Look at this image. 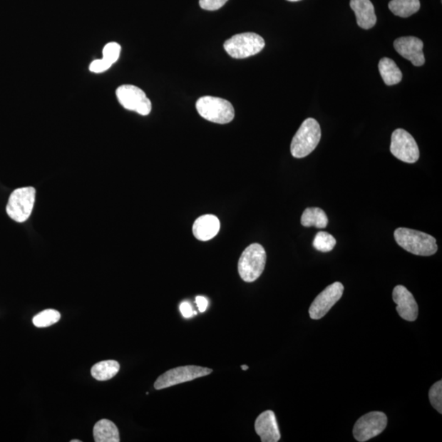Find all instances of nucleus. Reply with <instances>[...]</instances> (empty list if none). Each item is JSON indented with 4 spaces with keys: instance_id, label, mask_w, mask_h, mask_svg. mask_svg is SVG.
I'll return each instance as SVG.
<instances>
[{
    "instance_id": "obj_19",
    "label": "nucleus",
    "mask_w": 442,
    "mask_h": 442,
    "mask_svg": "<svg viewBox=\"0 0 442 442\" xmlns=\"http://www.w3.org/2000/svg\"><path fill=\"white\" fill-rule=\"evenodd\" d=\"M301 223L305 227H314L324 229L327 227L329 219L324 210L319 207H309L304 211Z\"/></svg>"
},
{
    "instance_id": "obj_20",
    "label": "nucleus",
    "mask_w": 442,
    "mask_h": 442,
    "mask_svg": "<svg viewBox=\"0 0 442 442\" xmlns=\"http://www.w3.org/2000/svg\"><path fill=\"white\" fill-rule=\"evenodd\" d=\"M120 370V364L115 361L98 362L91 369V375L98 381H107L115 377Z\"/></svg>"
},
{
    "instance_id": "obj_11",
    "label": "nucleus",
    "mask_w": 442,
    "mask_h": 442,
    "mask_svg": "<svg viewBox=\"0 0 442 442\" xmlns=\"http://www.w3.org/2000/svg\"><path fill=\"white\" fill-rule=\"evenodd\" d=\"M344 287L339 282L326 287V289L317 297L309 309V317L312 319H319L330 311L344 294Z\"/></svg>"
},
{
    "instance_id": "obj_26",
    "label": "nucleus",
    "mask_w": 442,
    "mask_h": 442,
    "mask_svg": "<svg viewBox=\"0 0 442 442\" xmlns=\"http://www.w3.org/2000/svg\"><path fill=\"white\" fill-rule=\"evenodd\" d=\"M228 0H199V5L204 10L215 11L222 8Z\"/></svg>"
},
{
    "instance_id": "obj_29",
    "label": "nucleus",
    "mask_w": 442,
    "mask_h": 442,
    "mask_svg": "<svg viewBox=\"0 0 442 442\" xmlns=\"http://www.w3.org/2000/svg\"><path fill=\"white\" fill-rule=\"evenodd\" d=\"M196 303L199 312H205L208 306V301L206 297L198 296L196 297Z\"/></svg>"
},
{
    "instance_id": "obj_14",
    "label": "nucleus",
    "mask_w": 442,
    "mask_h": 442,
    "mask_svg": "<svg viewBox=\"0 0 442 442\" xmlns=\"http://www.w3.org/2000/svg\"><path fill=\"white\" fill-rule=\"evenodd\" d=\"M255 430L262 442H277L281 435L275 414L272 411H267L257 417Z\"/></svg>"
},
{
    "instance_id": "obj_8",
    "label": "nucleus",
    "mask_w": 442,
    "mask_h": 442,
    "mask_svg": "<svg viewBox=\"0 0 442 442\" xmlns=\"http://www.w3.org/2000/svg\"><path fill=\"white\" fill-rule=\"evenodd\" d=\"M390 150L401 162L412 164L419 159V148L416 140L410 133L403 129H397L392 133Z\"/></svg>"
},
{
    "instance_id": "obj_6",
    "label": "nucleus",
    "mask_w": 442,
    "mask_h": 442,
    "mask_svg": "<svg viewBox=\"0 0 442 442\" xmlns=\"http://www.w3.org/2000/svg\"><path fill=\"white\" fill-rule=\"evenodd\" d=\"M264 46V38L252 32L235 35L224 43L225 51L237 59L253 56L261 52Z\"/></svg>"
},
{
    "instance_id": "obj_18",
    "label": "nucleus",
    "mask_w": 442,
    "mask_h": 442,
    "mask_svg": "<svg viewBox=\"0 0 442 442\" xmlns=\"http://www.w3.org/2000/svg\"><path fill=\"white\" fill-rule=\"evenodd\" d=\"M379 70L386 86L399 84L402 80V73L394 60L384 58L379 61Z\"/></svg>"
},
{
    "instance_id": "obj_5",
    "label": "nucleus",
    "mask_w": 442,
    "mask_h": 442,
    "mask_svg": "<svg viewBox=\"0 0 442 442\" xmlns=\"http://www.w3.org/2000/svg\"><path fill=\"white\" fill-rule=\"evenodd\" d=\"M36 191L33 187L15 190L9 198L6 212L16 222L24 223L29 220L34 208Z\"/></svg>"
},
{
    "instance_id": "obj_10",
    "label": "nucleus",
    "mask_w": 442,
    "mask_h": 442,
    "mask_svg": "<svg viewBox=\"0 0 442 442\" xmlns=\"http://www.w3.org/2000/svg\"><path fill=\"white\" fill-rule=\"evenodd\" d=\"M117 97L120 105L142 115L151 113L152 103L146 93L135 86L124 85L118 87Z\"/></svg>"
},
{
    "instance_id": "obj_13",
    "label": "nucleus",
    "mask_w": 442,
    "mask_h": 442,
    "mask_svg": "<svg viewBox=\"0 0 442 442\" xmlns=\"http://www.w3.org/2000/svg\"><path fill=\"white\" fill-rule=\"evenodd\" d=\"M394 48L401 56L411 61L413 66H421L425 63L423 43L420 38L414 36L398 38L394 42Z\"/></svg>"
},
{
    "instance_id": "obj_32",
    "label": "nucleus",
    "mask_w": 442,
    "mask_h": 442,
    "mask_svg": "<svg viewBox=\"0 0 442 442\" xmlns=\"http://www.w3.org/2000/svg\"><path fill=\"white\" fill-rule=\"evenodd\" d=\"M71 442H81L80 440H71Z\"/></svg>"
},
{
    "instance_id": "obj_12",
    "label": "nucleus",
    "mask_w": 442,
    "mask_h": 442,
    "mask_svg": "<svg viewBox=\"0 0 442 442\" xmlns=\"http://www.w3.org/2000/svg\"><path fill=\"white\" fill-rule=\"evenodd\" d=\"M392 299L396 304L399 316L407 322H416L418 314V304L406 287L398 285L392 292Z\"/></svg>"
},
{
    "instance_id": "obj_3",
    "label": "nucleus",
    "mask_w": 442,
    "mask_h": 442,
    "mask_svg": "<svg viewBox=\"0 0 442 442\" xmlns=\"http://www.w3.org/2000/svg\"><path fill=\"white\" fill-rule=\"evenodd\" d=\"M267 263V252L259 243H252L242 253L240 258L239 273L247 283L256 281L264 272Z\"/></svg>"
},
{
    "instance_id": "obj_27",
    "label": "nucleus",
    "mask_w": 442,
    "mask_h": 442,
    "mask_svg": "<svg viewBox=\"0 0 442 442\" xmlns=\"http://www.w3.org/2000/svg\"><path fill=\"white\" fill-rule=\"evenodd\" d=\"M112 66L113 65H110L108 62H107L106 60H104L103 58L98 59L93 61V62L90 66V70L91 71H92V73H104V71H108Z\"/></svg>"
},
{
    "instance_id": "obj_23",
    "label": "nucleus",
    "mask_w": 442,
    "mask_h": 442,
    "mask_svg": "<svg viewBox=\"0 0 442 442\" xmlns=\"http://www.w3.org/2000/svg\"><path fill=\"white\" fill-rule=\"evenodd\" d=\"M336 240L327 232H319L313 241V246L319 252H329L334 250Z\"/></svg>"
},
{
    "instance_id": "obj_7",
    "label": "nucleus",
    "mask_w": 442,
    "mask_h": 442,
    "mask_svg": "<svg viewBox=\"0 0 442 442\" xmlns=\"http://www.w3.org/2000/svg\"><path fill=\"white\" fill-rule=\"evenodd\" d=\"M212 373V369L196 366L177 367L168 370L156 380L154 388L162 390L175 385L190 382V381L204 377Z\"/></svg>"
},
{
    "instance_id": "obj_1",
    "label": "nucleus",
    "mask_w": 442,
    "mask_h": 442,
    "mask_svg": "<svg viewBox=\"0 0 442 442\" xmlns=\"http://www.w3.org/2000/svg\"><path fill=\"white\" fill-rule=\"evenodd\" d=\"M394 237L398 245L413 255L430 257L438 250L435 237L421 231L398 228Z\"/></svg>"
},
{
    "instance_id": "obj_15",
    "label": "nucleus",
    "mask_w": 442,
    "mask_h": 442,
    "mask_svg": "<svg viewBox=\"0 0 442 442\" xmlns=\"http://www.w3.org/2000/svg\"><path fill=\"white\" fill-rule=\"evenodd\" d=\"M220 228V220L215 215H204L195 220L192 226V233L197 240L208 241L217 235Z\"/></svg>"
},
{
    "instance_id": "obj_30",
    "label": "nucleus",
    "mask_w": 442,
    "mask_h": 442,
    "mask_svg": "<svg viewBox=\"0 0 442 442\" xmlns=\"http://www.w3.org/2000/svg\"><path fill=\"white\" fill-rule=\"evenodd\" d=\"M241 368H242V370H247L248 368H250V367H248L247 366H242Z\"/></svg>"
},
{
    "instance_id": "obj_28",
    "label": "nucleus",
    "mask_w": 442,
    "mask_h": 442,
    "mask_svg": "<svg viewBox=\"0 0 442 442\" xmlns=\"http://www.w3.org/2000/svg\"><path fill=\"white\" fill-rule=\"evenodd\" d=\"M180 312L183 314L185 318H190L192 314H196L197 312L192 311V308L189 302H185L181 303Z\"/></svg>"
},
{
    "instance_id": "obj_2",
    "label": "nucleus",
    "mask_w": 442,
    "mask_h": 442,
    "mask_svg": "<svg viewBox=\"0 0 442 442\" xmlns=\"http://www.w3.org/2000/svg\"><path fill=\"white\" fill-rule=\"evenodd\" d=\"M322 139V129L317 120L308 118L303 121L291 143V153L296 158L311 154Z\"/></svg>"
},
{
    "instance_id": "obj_24",
    "label": "nucleus",
    "mask_w": 442,
    "mask_h": 442,
    "mask_svg": "<svg viewBox=\"0 0 442 442\" xmlns=\"http://www.w3.org/2000/svg\"><path fill=\"white\" fill-rule=\"evenodd\" d=\"M429 401L431 405L438 411L442 413V382L438 381L432 386L429 391Z\"/></svg>"
},
{
    "instance_id": "obj_4",
    "label": "nucleus",
    "mask_w": 442,
    "mask_h": 442,
    "mask_svg": "<svg viewBox=\"0 0 442 442\" xmlns=\"http://www.w3.org/2000/svg\"><path fill=\"white\" fill-rule=\"evenodd\" d=\"M196 108L199 115L211 123L227 124L234 120L233 105L224 98L204 96L198 99Z\"/></svg>"
},
{
    "instance_id": "obj_16",
    "label": "nucleus",
    "mask_w": 442,
    "mask_h": 442,
    "mask_svg": "<svg viewBox=\"0 0 442 442\" xmlns=\"http://www.w3.org/2000/svg\"><path fill=\"white\" fill-rule=\"evenodd\" d=\"M351 8L356 16L359 26L364 30L373 29L377 22L374 7L370 0H351Z\"/></svg>"
},
{
    "instance_id": "obj_25",
    "label": "nucleus",
    "mask_w": 442,
    "mask_h": 442,
    "mask_svg": "<svg viewBox=\"0 0 442 442\" xmlns=\"http://www.w3.org/2000/svg\"><path fill=\"white\" fill-rule=\"evenodd\" d=\"M121 47L119 43L110 42L103 48V59L106 60L110 65L117 63L120 54Z\"/></svg>"
},
{
    "instance_id": "obj_31",
    "label": "nucleus",
    "mask_w": 442,
    "mask_h": 442,
    "mask_svg": "<svg viewBox=\"0 0 442 442\" xmlns=\"http://www.w3.org/2000/svg\"><path fill=\"white\" fill-rule=\"evenodd\" d=\"M287 1H289V2H298V1H301V0H287Z\"/></svg>"
},
{
    "instance_id": "obj_9",
    "label": "nucleus",
    "mask_w": 442,
    "mask_h": 442,
    "mask_svg": "<svg viewBox=\"0 0 442 442\" xmlns=\"http://www.w3.org/2000/svg\"><path fill=\"white\" fill-rule=\"evenodd\" d=\"M386 424L388 418L383 412L374 411L364 414L354 426V438L357 441H367L382 433Z\"/></svg>"
},
{
    "instance_id": "obj_22",
    "label": "nucleus",
    "mask_w": 442,
    "mask_h": 442,
    "mask_svg": "<svg viewBox=\"0 0 442 442\" xmlns=\"http://www.w3.org/2000/svg\"><path fill=\"white\" fill-rule=\"evenodd\" d=\"M60 318L61 314L58 312L53 309H46V311L37 314L36 316L33 318V324H34L37 328H46L58 323Z\"/></svg>"
},
{
    "instance_id": "obj_21",
    "label": "nucleus",
    "mask_w": 442,
    "mask_h": 442,
    "mask_svg": "<svg viewBox=\"0 0 442 442\" xmlns=\"http://www.w3.org/2000/svg\"><path fill=\"white\" fill-rule=\"evenodd\" d=\"M391 12L400 18H408L418 12L419 0H391L389 4Z\"/></svg>"
},
{
    "instance_id": "obj_17",
    "label": "nucleus",
    "mask_w": 442,
    "mask_h": 442,
    "mask_svg": "<svg viewBox=\"0 0 442 442\" xmlns=\"http://www.w3.org/2000/svg\"><path fill=\"white\" fill-rule=\"evenodd\" d=\"M93 438L96 442H119V430L108 419H101L93 427Z\"/></svg>"
}]
</instances>
